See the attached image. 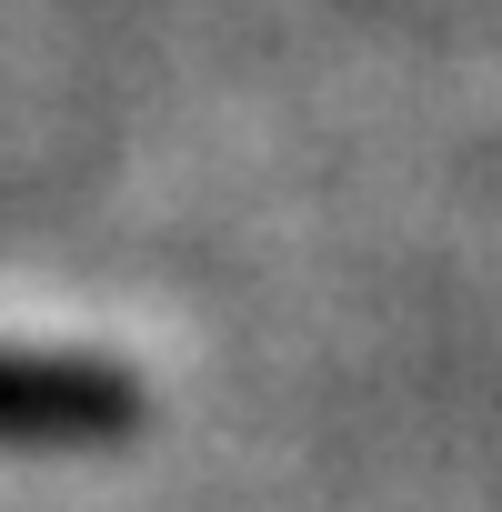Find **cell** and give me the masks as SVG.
Masks as SVG:
<instances>
[{"mask_svg":"<svg viewBox=\"0 0 502 512\" xmlns=\"http://www.w3.org/2000/svg\"><path fill=\"white\" fill-rule=\"evenodd\" d=\"M141 382L91 352H21L0 342V452H101L141 432Z\"/></svg>","mask_w":502,"mask_h":512,"instance_id":"obj_1","label":"cell"}]
</instances>
